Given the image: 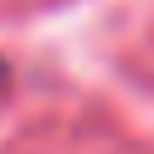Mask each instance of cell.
I'll return each instance as SVG.
<instances>
[{
  "mask_svg": "<svg viewBox=\"0 0 154 154\" xmlns=\"http://www.w3.org/2000/svg\"><path fill=\"white\" fill-rule=\"evenodd\" d=\"M0 82H5V63H0Z\"/></svg>",
  "mask_w": 154,
  "mask_h": 154,
  "instance_id": "1",
  "label": "cell"
}]
</instances>
